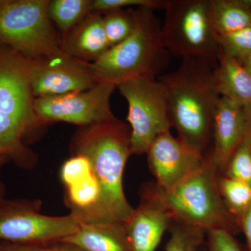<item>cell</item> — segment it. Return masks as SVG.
<instances>
[{"label": "cell", "instance_id": "obj_1", "mask_svg": "<svg viewBox=\"0 0 251 251\" xmlns=\"http://www.w3.org/2000/svg\"><path fill=\"white\" fill-rule=\"evenodd\" d=\"M72 155L88 158L100 188L98 202L80 216L82 223L124 224L133 211L126 198L123 176L130 152V128L117 120L80 127L73 138Z\"/></svg>", "mask_w": 251, "mask_h": 251}, {"label": "cell", "instance_id": "obj_2", "mask_svg": "<svg viewBox=\"0 0 251 251\" xmlns=\"http://www.w3.org/2000/svg\"><path fill=\"white\" fill-rule=\"evenodd\" d=\"M158 79L166 88L172 126L178 138L206 156L213 117L221 98L212 68L195 59H182L176 70Z\"/></svg>", "mask_w": 251, "mask_h": 251}, {"label": "cell", "instance_id": "obj_3", "mask_svg": "<svg viewBox=\"0 0 251 251\" xmlns=\"http://www.w3.org/2000/svg\"><path fill=\"white\" fill-rule=\"evenodd\" d=\"M134 30L95 62L89 63L99 82L119 85L141 77H156L168 67L169 52L161 40V24L154 10L139 7Z\"/></svg>", "mask_w": 251, "mask_h": 251}, {"label": "cell", "instance_id": "obj_4", "mask_svg": "<svg viewBox=\"0 0 251 251\" xmlns=\"http://www.w3.org/2000/svg\"><path fill=\"white\" fill-rule=\"evenodd\" d=\"M219 175L207 156L205 164L199 171L179 184L166 191L156 187L151 189L175 221L206 232L222 229L234 235L240 228L220 194Z\"/></svg>", "mask_w": 251, "mask_h": 251}, {"label": "cell", "instance_id": "obj_5", "mask_svg": "<svg viewBox=\"0 0 251 251\" xmlns=\"http://www.w3.org/2000/svg\"><path fill=\"white\" fill-rule=\"evenodd\" d=\"M161 40L168 52L213 69L219 60V35L211 14V0H166Z\"/></svg>", "mask_w": 251, "mask_h": 251}, {"label": "cell", "instance_id": "obj_6", "mask_svg": "<svg viewBox=\"0 0 251 251\" xmlns=\"http://www.w3.org/2000/svg\"><path fill=\"white\" fill-rule=\"evenodd\" d=\"M49 0H0V43L35 59L61 49L48 13Z\"/></svg>", "mask_w": 251, "mask_h": 251}, {"label": "cell", "instance_id": "obj_7", "mask_svg": "<svg viewBox=\"0 0 251 251\" xmlns=\"http://www.w3.org/2000/svg\"><path fill=\"white\" fill-rule=\"evenodd\" d=\"M117 88L128 103L131 155L146 153L158 135L173 128L166 88L153 77L125 81Z\"/></svg>", "mask_w": 251, "mask_h": 251}, {"label": "cell", "instance_id": "obj_8", "mask_svg": "<svg viewBox=\"0 0 251 251\" xmlns=\"http://www.w3.org/2000/svg\"><path fill=\"white\" fill-rule=\"evenodd\" d=\"M41 202L5 200L0 204V240L20 244L59 242L74 233L81 220L74 214L50 216L41 214Z\"/></svg>", "mask_w": 251, "mask_h": 251}, {"label": "cell", "instance_id": "obj_9", "mask_svg": "<svg viewBox=\"0 0 251 251\" xmlns=\"http://www.w3.org/2000/svg\"><path fill=\"white\" fill-rule=\"evenodd\" d=\"M117 86L98 82L87 90L64 95L39 97L34 110L41 125L67 122L80 127L117 120L110 107V98Z\"/></svg>", "mask_w": 251, "mask_h": 251}, {"label": "cell", "instance_id": "obj_10", "mask_svg": "<svg viewBox=\"0 0 251 251\" xmlns=\"http://www.w3.org/2000/svg\"><path fill=\"white\" fill-rule=\"evenodd\" d=\"M29 60L0 43V113L19 122L31 139L44 126L34 110Z\"/></svg>", "mask_w": 251, "mask_h": 251}, {"label": "cell", "instance_id": "obj_11", "mask_svg": "<svg viewBox=\"0 0 251 251\" xmlns=\"http://www.w3.org/2000/svg\"><path fill=\"white\" fill-rule=\"evenodd\" d=\"M29 73L34 98L87 90L99 82L89 62L69 55L62 49L45 57L30 59Z\"/></svg>", "mask_w": 251, "mask_h": 251}, {"label": "cell", "instance_id": "obj_12", "mask_svg": "<svg viewBox=\"0 0 251 251\" xmlns=\"http://www.w3.org/2000/svg\"><path fill=\"white\" fill-rule=\"evenodd\" d=\"M150 171L157 189L166 191L199 171L206 156L198 152L171 130L158 135L147 151Z\"/></svg>", "mask_w": 251, "mask_h": 251}, {"label": "cell", "instance_id": "obj_13", "mask_svg": "<svg viewBox=\"0 0 251 251\" xmlns=\"http://www.w3.org/2000/svg\"><path fill=\"white\" fill-rule=\"evenodd\" d=\"M174 218L153 194L144 193L139 205L124 223L131 251H155Z\"/></svg>", "mask_w": 251, "mask_h": 251}, {"label": "cell", "instance_id": "obj_14", "mask_svg": "<svg viewBox=\"0 0 251 251\" xmlns=\"http://www.w3.org/2000/svg\"><path fill=\"white\" fill-rule=\"evenodd\" d=\"M244 108L221 97L213 117V145L208 155L219 174L224 175L231 157L244 141Z\"/></svg>", "mask_w": 251, "mask_h": 251}, {"label": "cell", "instance_id": "obj_15", "mask_svg": "<svg viewBox=\"0 0 251 251\" xmlns=\"http://www.w3.org/2000/svg\"><path fill=\"white\" fill-rule=\"evenodd\" d=\"M103 15L91 12L65 37L61 49L69 55L83 62H95L109 49Z\"/></svg>", "mask_w": 251, "mask_h": 251}, {"label": "cell", "instance_id": "obj_16", "mask_svg": "<svg viewBox=\"0 0 251 251\" xmlns=\"http://www.w3.org/2000/svg\"><path fill=\"white\" fill-rule=\"evenodd\" d=\"M59 242L81 251H131L121 223H81L74 233Z\"/></svg>", "mask_w": 251, "mask_h": 251}, {"label": "cell", "instance_id": "obj_17", "mask_svg": "<svg viewBox=\"0 0 251 251\" xmlns=\"http://www.w3.org/2000/svg\"><path fill=\"white\" fill-rule=\"evenodd\" d=\"M213 77L220 97L243 108L251 105V76L239 61L220 50Z\"/></svg>", "mask_w": 251, "mask_h": 251}, {"label": "cell", "instance_id": "obj_18", "mask_svg": "<svg viewBox=\"0 0 251 251\" xmlns=\"http://www.w3.org/2000/svg\"><path fill=\"white\" fill-rule=\"evenodd\" d=\"M29 136L21 124L13 117L0 113V155H4L16 166L31 169L36 157L27 147Z\"/></svg>", "mask_w": 251, "mask_h": 251}, {"label": "cell", "instance_id": "obj_19", "mask_svg": "<svg viewBox=\"0 0 251 251\" xmlns=\"http://www.w3.org/2000/svg\"><path fill=\"white\" fill-rule=\"evenodd\" d=\"M211 14L219 36L251 26V10L244 0H211Z\"/></svg>", "mask_w": 251, "mask_h": 251}, {"label": "cell", "instance_id": "obj_20", "mask_svg": "<svg viewBox=\"0 0 251 251\" xmlns=\"http://www.w3.org/2000/svg\"><path fill=\"white\" fill-rule=\"evenodd\" d=\"M91 0H52L48 13L51 21L58 28L62 38L66 36L92 12Z\"/></svg>", "mask_w": 251, "mask_h": 251}, {"label": "cell", "instance_id": "obj_21", "mask_svg": "<svg viewBox=\"0 0 251 251\" xmlns=\"http://www.w3.org/2000/svg\"><path fill=\"white\" fill-rule=\"evenodd\" d=\"M218 184L225 206L239 225L251 205V186L223 175H219Z\"/></svg>", "mask_w": 251, "mask_h": 251}, {"label": "cell", "instance_id": "obj_22", "mask_svg": "<svg viewBox=\"0 0 251 251\" xmlns=\"http://www.w3.org/2000/svg\"><path fill=\"white\" fill-rule=\"evenodd\" d=\"M100 197V188L94 175L88 179L66 188V205L71 213L80 219L81 216L94 207Z\"/></svg>", "mask_w": 251, "mask_h": 251}, {"label": "cell", "instance_id": "obj_23", "mask_svg": "<svg viewBox=\"0 0 251 251\" xmlns=\"http://www.w3.org/2000/svg\"><path fill=\"white\" fill-rule=\"evenodd\" d=\"M103 16L104 29L110 47L125 40L134 30L136 11L133 8L112 11Z\"/></svg>", "mask_w": 251, "mask_h": 251}, {"label": "cell", "instance_id": "obj_24", "mask_svg": "<svg viewBox=\"0 0 251 251\" xmlns=\"http://www.w3.org/2000/svg\"><path fill=\"white\" fill-rule=\"evenodd\" d=\"M206 236L202 229L174 221L166 251H201Z\"/></svg>", "mask_w": 251, "mask_h": 251}, {"label": "cell", "instance_id": "obj_25", "mask_svg": "<svg viewBox=\"0 0 251 251\" xmlns=\"http://www.w3.org/2000/svg\"><path fill=\"white\" fill-rule=\"evenodd\" d=\"M220 50L241 63L251 53V26L219 36Z\"/></svg>", "mask_w": 251, "mask_h": 251}, {"label": "cell", "instance_id": "obj_26", "mask_svg": "<svg viewBox=\"0 0 251 251\" xmlns=\"http://www.w3.org/2000/svg\"><path fill=\"white\" fill-rule=\"evenodd\" d=\"M92 166L87 157L74 154L62 165L60 177L65 188L70 187L88 179L92 175Z\"/></svg>", "mask_w": 251, "mask_h": 251}, {"label": "cell", "instance_id": "obj_27", "mask_svg": "<svg viewBox=\"0 0 251 251\" xmlns=\"http://www.w3.org/2000/svg\"><path fill=\"white\" fill-rule=\"evenodd\" d=\"M223 175L251 186V151L244 142L231 157Z\"/></svg>", "mask_w": 251, "mask_h": 251}, {"label": "cell", "instance_id": "obj_28", "mask_svg": "<svg viewBox=\"0 0 251 251\" xmlns=\"http://www.w3.org/2000/svg\"><path fill=\"white\" fill-rule=\"evenodd\" d=\"M166 0H93L92 12L101 15L125 8L143 7L153 10L163 9Z\"/></svg>", "mask_w": 251, "mask_h": 251}, {"label": "cell", "instance_id": "obj_29", "mask_svg": "<svg viewBox=\"0 0 251 251\" xmlns=\"http://www.w3.org/2000/svg\"><path fill=\"white\" fill-rule=\"evenodd\" d=\"M205 247L204 251H245L234 234L216 229L206 232Z\"/></svg>", "mask_w": 251, "mask_h": 251}, {"label": "cell", "instance_id": "obj_30", "mask_svg": "<svg viewBox=\"0 0 251 251\" xmlns=\"http://www.w3.org/2000/svg\"><path fill=\"white\" fill-rule=\"evenodd\" d=\"M0 251H81L62 242L47 244H20L5 242L0 244Z\"/></svg>", "mask_w": 251, "mask_h": 251}, {"label": "cell", "instance_id": "obj_31", "mask_svg": "<svg viewBox=\"0 0 251 251\" xmlns=\"http://www.w3.org/2000/svg\"><path fill=\"white\" fill-rule=\"evenodd\" d=\"M239 226L247 239L248 251H251V205L239 221Z\"/></svg>", "mask_w": 251, "mask_h": 251}, {"label": "cell", "instance_id": "obj_32", "mask_svg": "<svg viewBox=\"0 0 251 251\" xmlns=\"http://www.w3.org/2000/svg\"><path fill=\"white\" fill-rule=\"evenodd\" d=\"M244 117H245V135L244 143L251 151V105L244 107Z\"/></svg>", "mask_w": 251, "mask_h": 251}, {"label": "cell", "instance_id": "obj_33", "mask_svg": "<svg viewBox=\"0 0 251 251\" xmlns=\"http://www.w3.org/2000/svg\"><path fill=\"white\" fill-rule=\"evenodd\" d=\"M9 161V160L7 157L4 156V155H0V173H1L3 166ZM5 196H6V188H5L4 184H3L2 181L0 179V204L6 200L5 199Z\"/></svg>", "mask_w": 251, "mask_h": 251}, {"label": "cell", "instance_id": "obj_34", "mask_svg": "<svg viewBox=\"0 0 251 251\" xmlns=\"http://www.w3.org/2000/svg\"><path fill=\"white\" fill-rule=\"evenodd\" d=\"M242 64L251 76V53L243 61Z\"/></svg>", "mask_w": 251, "mask_h": 251}]
</instances>
